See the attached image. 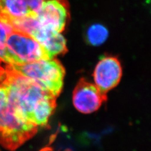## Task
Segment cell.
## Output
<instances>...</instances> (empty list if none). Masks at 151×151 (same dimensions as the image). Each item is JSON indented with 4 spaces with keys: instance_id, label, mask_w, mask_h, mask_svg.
Instances as JSON below:
<instances>
[{
    "instance_id": "cell-9",
    "label": "cell",
    "mask_w": 151,
    "mask_h": 151,
    "mask_svg": "<svg viewBox=\"0 0 151 151\" xmlns=\"http://www.w3.org/2000/svg\"><path fill=\"white\" fill-rule=\"evenodd\" d=\"M108 29L100 24H92L87 29L86 32L87 42L92 46H100L108 39Z\"/></svg>"
},
{
    "instance_id": "cell-10",
    "label": "cell",
    "mask_w": 151,
    "mask_h": 151,
    "mask_svg": "<svg viewBox=\"0 0 151 151\" xmlns=\"http://www.w3.org/2000/svg\"><path fill=\"white\" fill-rule=\"evenodd\" d=\"M14 28L10 25L0 21V59L5 60L6 44L9 35Z\"/></svg>"
},
{
    "instance_id": "cell-11",
    "label": "cell",
    "mask_w": 151,
    "mask_h": 151,
    "mask_svg": "<svg viewBox=\"0 0 151 151\" xmlns=\"http://www.w3.org/2000/svg\"><path fill=\"white\" fill-rule=\"evenodd\" d=\"M2 61H3V60L0 59V80L2 78V76L5 74L6 68H7V65H5V66H4Z\"/></svg>"
},
{
    "instance_id": "cell-8",
    "label": "cell",
    "mask_w": 151,
    "mask_h": 151,
    "mask_svg": "<svg viewBox=\"0 0 151 151\" xmlns=\"http://www.w3.org/2000/svg\"><path fill=\"white\" fill-rule=\"evenodd\" d=\"M32 37L41 45L49 58L63 54L67 50L66 40L60 32L43 27L40 24Z\"/></svg>"
},
{
    "instance_id": "cell-12",
    "label": "cell",
    "mask_w": 151,
    "mask_h": 151,
    "mask_svg": "<svg viewBox=\"0 0 151 151\" xmlns=\"http://www.w3.org/2000/svg\"><path fill=\"white\" fill-rule=\"evenodd\" d=\"M0 151H1V150H0Z\"/></svg>"
},
{
    "instance_id": "cell-1",
    "label": "cell",
    "mask_w": 151,
    "mask_h": 151,
    "mask_svg": "<svg viewBox=\"0 0 151 151\" xmlns=\"http://www.w3.org/2000/svg\"><path fill=\"white\" fill-rule=\"evenodd\" d=\"M38 128L17 113L8 101L5 88L0 85V143L14 150L35 135Z\"/></svg>"
},
{
    "instance_id": "cell-7",
    "label": "cell",
    "mask_w": 151,
    "mask_h": 151,
    "mask_svg": "<svg viewBox=\"0 0 151 151\" xmlns=\"http://www.w3.org/2000/svg\"><path fill=\"white\" fill-rule=\"evenodd\" d=\"M44 0H0V21L11 25L15 21L37 16Z\"/></svg>"
},
{
    "instance_id": "cell-2",
    "label": "cell",
    "mask_w": 151,
    "mask_h": 151,
    "mask_svg": "<svg viewBox=\"0 0 151 151\" xmlns=\"http://www.w3.org/2000/svg\"><path fill=\"white\" fill-rule=\"evenodd\" d=\"M10 66L13 70L34 81L55 97L62 90L65 69L57 60L43 58L23 65Z\"/></svg>"
},
{
    "instance_id": "cell-5",
    "label": "cell",
    "mask_w": 151,
    "mask_h": 151,
    "mask_svg": "<svg viewBox=\"0 0 151 151\" xmlns=\"http://www.w3.org/2000/svg\"><path fill=\"white\" fill-rule=\"evenodd\" d=\"M69 15L66 0H44L37 17L41 26L61 32L65 29Z\"/></svg>"
},
{
    "instance_id": "cell-6",
    "label": "cell",
    "mask_w": 151,
    "mask_h": 151,
    "mask_svg": "<svg viewBox=\"0 0 151 151\" xmlns=\"http://www.w3.org/2000/svg\"><path fill=\"white\" fill-rule=\"evenodd\" d=\"M122 76V68L119 60L113 56H103L93 73L94 85L106 93L119 83Z\"/></svg>"
},
{
    "instance_id": "cell-3",
    "label": "cell",
    "mask_w": 151,
    "mask_h": 151,
    "mask_svg": "<svg viewBox=\"0 0 151 151\" xmlns=\"http://www.w3.org/2000/svg\"><path fill=\"white\" fill-rule=\"evenodd\" d=\"M43 58H49L32 36L15 29L10 34L6 44V63L23 65Z\"/></svg>"
},
{
    "instance_id": "cell-4",
    "label": "cell",
    "mask_w": 151,
    "mask_h": 151,
    "mask_svg": "<svg viewBox=\"0 0 151 151\" xmlns=\"http://www.w3.org/2000/svg\"><path fill=\"white\" fill-rule=\"evenodd\" d=\"M106 99V93L101 91L94 84L82 80L76 87L72 102L77 110L88 114L97 111Z\"/></svg>"
}]
</instances>
